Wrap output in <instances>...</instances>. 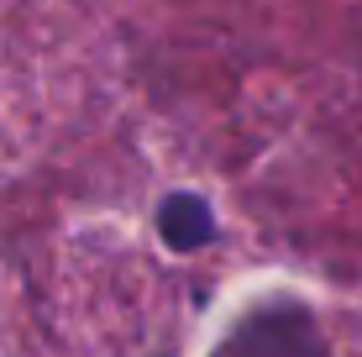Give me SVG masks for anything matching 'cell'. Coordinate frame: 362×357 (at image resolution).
Returning <instances> with one entry per match:
<instances>
[{
  "label": "cell",
  "mask_w": 362,
  "mask_h": 357,
  "mask_svg": "<svg viewBox=\"0 0 362 357\" xmlns=\"http://www.w3.org/2000/svg\"><path fill=\"white\" fill-rule=\"evenodd\" d=\"M231 357H331L305 305L279 300L252 310L231 336Z\"/></svg>",
  "instance_id": "cell-1"
},
{
  "label": "cell",
  "mask_w": 362,
  "mask_h": 357,
  "mask_svg": "<svg viewBox=\"0 0 362 357\" xmlns=\"http://www.w3.org/2000/svg\"><path fill=\"white\" fill-rule=\"evenodd\" d=\"M158 231L173 252H194L205 242H216V211H210L199 194H168L158 205Z\"/></svg>",
  "instance_id": "cell-2"
}]
</instances>
